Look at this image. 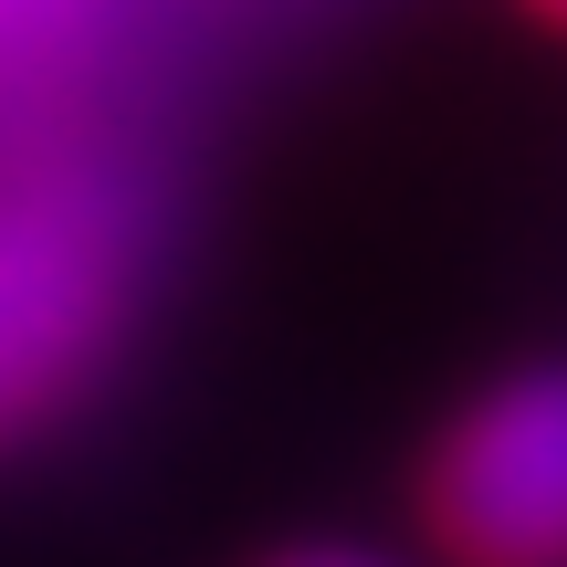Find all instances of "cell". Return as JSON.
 I'll list each match as a JSON object with an SVG mask.
<instances>
[{
  "label": "cell",
  "mask_w": 567,
  "mask_h": 567,
  "mask_svg": "<svg viewBox=\"0 0 567 567\" xmlns=\"http://www.w3.org/2000/svg\"><path fill=\"white\" fill-rule=\"evenodd\" d=\"M126 305V210L95 179L0 189V431L53 410L95 368Z\"/></svg>",
  "instance_id": "6da1fadb"
},
{
  "label": "cell",
  "mask_w": 567,
  "mask_h": 567,
  "mask_svg": "<svg viewBox=\"0 0 567 567\" xmlns=\"http://www.w3.org/2000/svg\"><path fill=\"white\" fill-rule=\"evenodd\" d=\"M431 536L463 567H567V368H526L442 431Z\"/></svg>",
  "instance_id": "7a4b0ae2"
},
{
  "label": "cell",
  "mask_w": 567,
  "mask_h": 567,
  "mask_svg": "<svg viewBox=\"0 0 567 567\" xmlns=\"http://www.w3.org/2000/svg\"><path fill=\"white\" fill-rule=\"evenodd\" d=\"M547 11H557V21H567V0H547Z\"/></svg>",
  "instance_id": "5b68a950"
},
{
  "label": "cell",
  "mask_w": 567,
  "mask_h": 567,
  "mask_svg": "<svg viewBox=\"0 0 567 567\" xmlns=\"http://www.w3.org/2000/svg\"><path fill=\"white\" fill-rule=\"evenodd\" d=\"M274 567H379V557H347V547H295V557H274Z\"/></svg>",
  "instance_id": "277c9868"
},
{
  "label": "cell",
  "mask_w": 567,
  "mask_h": 567,
  "mask_svg": "<svg viewBox=\"0 0 567 567\" xmlns=\"http://www.w3.org/2000/svg\"><path fill=\"white\" fill-rule=\"evenodd\" d=\"M74 11H84V0H0V63H11V53H32L42 32H63Z\"/></svg>",
  "instance_id": "3957f363"
}]
</instances>
